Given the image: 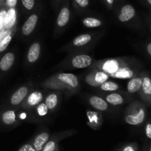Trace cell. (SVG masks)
Masks as SVG:
<instances>
[{
	"label": "cell",
	"mask_w": 151,
	"mask_h": 151,
	"mask_svg": "<svg viewBox=\"0 0 151 151\" xmlns=\"http://www.w3.org/2000/svg\"><path fill=\"white\" fill-rule=\"evenodd\" d=\"M1 120L5 124H11L16 121V113L13 110H7L2 114Z\"/></svg>",
	"instance_id": "14"
},
{
	"label": "cell",
	"mask_w": 151,
	"mask_h": 151,
	"mask_svg": "<svg viewBox=\"0 0 151 151\" xmlns=\"http://www.w3.org/2000/svg\"><path fill=\"white\" fill-rule=\"evenodd\" d=\"M15 60V56L13 53H7L0 60V69L2 71H7L13 65Z\"/></svg>",
	"instance_id": "6"
},
{
	"label": "cell",
	"mask_w": 151,
	"mask_h": 151,
	"mask_svg": "<svg viewBox=\"0 0 151 151\" xmlns=\"http://www.w3.org/2000/svg\"><path fill=\"white\" fill-rule=\"evenodd\" d=\"M21 1L24 7L28 10H31L35 7V0H21Z\"/></svg>",
	"instance_id": "27"
},
{
	"label": "cell",
	"mask_w": 151,
	"mask_h": 151,
	"mask_svg": "<svg viewBox=\"0 0 151 151\" xmlns=\"http://www.w3.org/2000/svg\"><path fill=\"white\" fill-rule=\"evenodd\" d=\"M108 78H109V76L106 73L103 72H98L94 76V80L98 84H103L105 81H106Z\"/></svg>",
	"instance_id": "25"
},
{
	"label": "cell",
	"mask_w": 151,
	"mask_h": 151,
	"mask_svg": "<svg viewBox=\"0 0 151 151\" xmlns=\"http://www.w3.org/2000/svg\"><path fill=\"white\" fill-rule=\"evenodd\" d=\"M135 14L136 10L134 7L131 4H125L121 8L120 13L119 15V19L122 22H128L133 19Z\"/></svg>",
	"instance_id": "2"
},
{
	"label": "cell",
	"mask_w": 151,
	"mask_h": 151,
	"mask_svg": "<svg viewBox=\"0 0 151 151\" xmlns=\"http://www.w3.org/2000/svg\"><path fill=\"white\" fill-rule=\"evenodd\" d=\"M58 78L61 81L69 84L72 87H76L78 84V80L76 76L72 73H60L58 76Z\"/></svg>",
	"instance_id": "8"
},
{
	"label": "cell",
	"mask_w": 151,
	"mask_h": 151,
	"mask_svg": "<svg viewBox=\"0 0 151 151\" xmlns=\"http://www.w3.org/2000/svg\"><path fill=\"white\" fill-rule=\"evenodd\" d=\"M57 1H60V0H57Z\"/></svg>",
	"instance_id": "40"
},
{
	"label": "cell",
	"mask_w": 151,
	"mask_h": 151,
	"mask_svg": "<svg viewBox=\"0 0 151 151\" xmlns=\"http://www.w3.org/2000/svg\"><path fill=\"white\" fill-rule=\"evenodd\" d=\"M58 104V96L55 93H52L46 99L45 105H47V108L50 110L54 109Z\"/></svg>",
	"instance_id": "21"
},
{
	"label": "cell",
	"mask_w": 151,
	"mask_h": 151,
	"mask_svg": "<svg viewBox=\"0 0 151 151\" xmlns=\"http://www.w3.org/2000/svg\"><path fill=\"white\" fill-rule=\"evenodd\" d=\"M91 58L87 55H79L73 58L72 61V65L77 68H84L89 66L91 64Z\"/></svg>",
	"instance_id": "3"
},
{
	"label": "cell",
	"mask_w": 151,
	"mask_h": 151,
	"mask_svg": "<svg viewBox=\"0 0 151 151\" xmlns=\"http://www.w3.org/2000/svg\"><path fill=\"white\" fill-rule=\"evenodd\" d=\"M91 39V36L88 34H83L75 38L73 41L74 45L75 46H82L89 42Z\"/></svg>",
	"instance_id": "18"
},
{
	"label": "cell",
	"mask_w": 151,
	"mask_h": 151,
	"mask_svg": "<svg viewBox=\"0 0 151 151\" xmlns=\"http://www.w3.org/2000/svg\"><path fill=\"white\" fill-rule=\"evenodd\" d=\"M122 151H137V146L133 144H128L122 148Z\"/></svg>",
	"instance_id": "32"
},
{
	"label": "cell",
	"mask_w": 151,
	"mask_h": 151,
	"mask_svg": "<svg viewBox=\"0 0 151 151\" xmlns=\"http://www.w3.org/2000/svg\"><path fill=\"white\" fill-rule=\"evenodd\" d=\"M147 53H148L151 56V42L149 43V44L147 45Z\"/></svg>",
	"instance_id": "35"
},
{
	"label": "cell",
	"mask_w": 151,
	"mask_h": 151,
	"mask_svg": "<svg viewBox=\"0 0 151 151\" xmlns=\"http://www.w3.org/2000/svg\"><path fill=\"white\" fill-rule=\"evenodd\" d=\"M37 112H38V115H41V116L47 115L48 113V108H47V105L45 104H41L38 105L37 107Z\"/></svg>",
	"instance_id": "28"
},
{
	"label": "cell",
	"mask_w": 151,
	"mask_h": 151,
	"mask_svg": "<svg viewBox=\"0 0 151 151\" xmlns=\"http://www.w3.org/2000/svg\"><path fill=\"white\" fill-rule=\"evenodd\" d=\"M42 100V94L40 92H33L29 96L27 102L31 106H34L39 103Z\"/></svg>",
	"instance_id": "17"
},
{
	"label": "cell",
	"mask_w": 151,
	"mask_h": 151,
	"mask_svg": "<svg viewBox=\"0 0 151 151\" xmlns=\"http://www.w3.org/2000/svg\"><path fill=\"white\" fill-rule=\"evenodd\" d=\"M145 118V110L141 108L136 114L128 115L125 117V121L131 125H138L142 124Z\"/></svg>",
	"instance_id": "1"
},
{
	"label": "cell",
	"mask_w": 151,
	"mask_h": 151,
	"mask_svg": "<svg viewBox=\"0 0 151 151\" xmlns=\"http://www.w3.org/2000/svg\"><path fill=\"white\" fill-rule=\"evenodd\" d=\"M15 22H16V12L14 9L11 8L6 14L4 21V28L6 29H10L15 25Z\"/></svg>",
	"instance_id": "13"
},
{
	"label": "cell",
	"mask_w": 151,
	"mask_h": 151,
	"mask_svg": "<svg viewBox=\"0 0 151 151\" xmlns=\"http://www.w3.org/2000/svg\"><path fill=\"white\" fill-rule=\"evenodd\" d=\"M119 87L116 83L113 82V81H105L101 85V89L106 91H114L116 90Z\"/></svg>",
	"instance_id": "23"
},
{
	"label": "cell",
	"mask_w": 151,
	"mask_h": 151,
	"mask_svg": "<svg viewBox=\"0 0 151 151\" xmlns=\"http://www.w3.org/2000/svg\"><path fill=\"white\" fill-rule=\"evenodd\" d=\"M147 2L149 3V4L151 5V0H147Z\"/></svg>",
	"instance_id": "37"
},
{
	"label": "cell",
	"mask_w": 151,
	"mask_h": 151,
	"mask_svg": "<svg viewBox=\"0 0 151 151\" xmlns=\"http://www.w3.org/2000/svg\"><path fill=\"white\" fill-rule=\"evenodd\" d=\"M113 75L114 76L117 77V78H131L134 75V73L130 69H122L116 71L115 73H114Z\"/></svg>",
	"instance_id": "20"
},
{
	"label": "cell",
	"mask_w": 151,
	"mask_h": 151,
	"mask_svg": "<svg viewBox=\"0 0 151 151\" xmlns=\"http://www.w3.org/2000/svg\"><path fill=\"white\" fill-rule=\"evenodd\" d=\"M75 1L81 7H86L89 2L88 0H75Z\"/></svg>",
	"instance_id": "30"
},
{
	"label": "cell",
	"mask_w": 151,
	"mask_h": 151,
	"mask_svg": "<svg viewBox=\"0 0 151 151\" xmlns=\"http://www.w3.org/2000/svg\"><path fill=\"white\" fill-rule=\"evenodd\" d=\"M37 22H38V16L36 14L31 15L27 19V21L22 27V33L26 36L29 35L35 29Z\"/></svg>",
	"instance_id": "4"
},
{
	"label": "cell",
	"mask_w": 151,
	"mask_h": 151,
	"mask_svg": "<svg viewBox=\"0 0 151 151\" xmlns=\"http://www.w3.org/2000/svg\"><path fill=\"white\" fill-rule=\"evenodd\" d=\"M145 135L149 139H151V123H147L145 126Z\"/></svg>",
	"instance_id": "31"
},
{
	"label": "cell",
	"mask_w": 151,
	"mask_h": 151,
	"mask_svg": "<svg viewBox=\"0 0 151 151\" xmlns=\"http://www.w3.org/2000/svg\"><path fill=\"white\" fill-rule=\"evenodd\" d=\"M89 103L93 107L100 111H104L108 108L107 102L98 96H92L90 98Z\"/></svg>",
	"instance_id": "9"
},
{
	"label": "cell",
	"mask_w": 151,
	"mask_h": 151,
	"mask_svg": "<svg viewBox=\"0 0 151 151\" xmlns=\"http://www.w3.org/2000/svg\"><path fill=\"white\" fill-rule=\"evenodd\" d=\"M105 1L109 4H113L114 2V0H105Z\"/></svg>",
	"instance_id": "36"
},
{
	"label": "cell",
	"mask_w": 151,
	"mask_h": 151,
	"mask_svg": "<svg viewBox=\"0 0 151 151\" xmlns=\"http://www.w3.org/2000/svg\"><path fill=\"white\" fill-rule=\"evenodd\" d=\"M49 139V134L47 133H40L35 138L33 142V147L36 151H41L44 145L46 144Z\"/></svg>",
	"instance_id": "7"
},
{
	"label": "cell",
	"mask_w": 151,
	"mask_h": 151,
	"mask_svg": "<svg viewBox=\"0 0 151 151\" xmlns=\"http://www.w3.org/2000/svg\"><path fill=\"white\" fill-rule=\"evenodd\" d=\"M103 70L106 72L110 73H114L118 70L117 62L114 60L108 61L103 65Z\"/></svg>",
	"instance_id": "19"
},
{
	"label": "cell",
	"mask_w": 151,
	"mask_h": 151,
	"mask_svg": "<svg viewBox=\"0 0 151 151\" xmlns=\"http://www.w3.org/2000/svg\"><path fill=\"white\" fill-rule=\"evenodd\" d=\"M28 89L26 87H22L18 89L10 98V103L13 105H17L24 100L27 95Z\"/></svg>",
	"instance_id": "5"
},
{
	"label": "cell",
	"mask_w": 151,
	"mask_h": 151,
	"mask_svg": "<svg viewBox=\"0 0 151 151\" xmlns=\"http://www.w3.org/2000/svg\"><path fill=\"white\" fill-rule=\"evenodd\" d=\"M12 39L11 35H7L3 38L2 40L0 41V53L1 52H3L8 46L9 43L10 42Z\"/></svg>",
	"instance_id": "24"
},
{
	"label": "cell",
	"mask_w": 151,
	"mask_h": 151,
	"mask_svg": "<svg viewBox=\"0 0 151 151\" xmlns=\"http://www.w3.org/2000/svg\"><path fill=\"white\" fill-rule=\"evenodd\" d=\"M6 14H7V13H6V12L4 11V10H2V11L0 12V26L4 23Z\"/></svg>",
	"instance_id": "33"
},
{
	"label": "cell",
	"mask_w": 151,
	"mask_h": 151,
	"mask_svg": "<svg viewBox=\"0 0 151 151\" xmlns=\"http://www.w3.org/2000/svg\"><path fill=\"white\" fill-rule=\"evenodd\" d=\"M18 151H36L35 150V148L33 147L32 144H24L19 149Z\"/></svg>",
	"instance_id": "29"
},
{
	"label": "cell",
	"mask_w": 151,
	"mask_h": 151,
	"mask_svg": "<svg viewBox=\"0 0 151 151\" xmlns=\"http://www.w3.org/2000/svg\"><path fill=\"white\" fill-rule=\"evenodd\" d=\"M148 151H151V144H150V147H149V150Z\"/></svg>",
	"instance_id": "38"
},
{
	"label": "cell",
	"mask_w": 151,
	"mask_h": 151,
	"mask_svg": "<svg viewBox=\"0 0 151 151\" xmlns=\"http://www.w3.org/2000/svg\"><path fill=\"white\" fill-rule=\"evenodd\" d=\"M7 4H8L9 6H10V7H13V6H14L15 4H16L17 0H7Z\"/></svg>",
	"instance_id": "34"
},
{
	"label": "cell",
	"mask_w": 151,
	"mask_h": 151,
	"mask_svg": "<svg viewBox=\"0 0 151 151\" xmlns=\"http://www.w3.org/2000/svg\"><path fill=\"white\" fill-rule=\"evenodd\" d=\"M41 151H58L56 142L55 141H49L46 143Z\"/></svg>",
	"instance_id": "26"
},
{
	"label": "cell",
	"mask_w": 151,
	"mask_h": 151,
	"mask_svg": "<svg viewBox=\"0 0 151 151\" xmlns=\"http://www.w3.org/2000/svg\"><path fill=\"white\" fill-rule=\"evenodd\" d=\"M83 24L87 28H95L101 25V21L94 18H86L83 20Z\"/></svg>",
	"instance_id": "22"
},
{
	"label": "cell",
	"mask_w": 151,
	"mask_h": 151,
	"mask_svg": "<svg viewBox=\"0 0 151 151\" xmlns=\"http://www.w3.org/2000/svg\"><path fill=\"white\" fill-rule=\"evenodd\" d=\"M69 16H70V11L67 7H63L60 10V13L58 16L57 23L58 25L60 27H63L68 23L69 20Z\"/></svg>",
	"instance_id": "12"
},
{
	"label": "cell",
	"mask_w": 151,
	"mask_h": 151,
	"mask_svg": "<svg viewBox=\"0 0 151 151\" xmlns=\"http://www.w3.org/2000/svg\"><path fill=\"white\" fill-rule=\"evenodd\" d=\"M141 88L145 95L151 96V78L150 76H145L142 78Z\"/></svg>",
	"instance_id": "15"
},
{
	"label": "cell",
	"mask_w": 151,
	"mask_h": 151,
	"mask_svg": "<svg viewBox=\"0 0 151 151\" xmlns=\"http://www.w3.org/2000/svg\"><path fill=\"white\" fill-rule=\"evenodd\" d=\"M148 150H149V149H145L144 151H148Z\"/></svg>",
	"instance_id": "39"
},
{
	"label": "cell",
	"mask_w": 151,
	"mask_h": 151,
	"mask_svg": "<svg viewBox=\"0 0 151 151\" xmlns=\"http://www.w3.org/2000/svg\"><path fill=\"white\" fill-rule=\"evenodd\" d=\"M40 49L41 46L39 43H34L31 45L27 54V59L29 62L33 63L38 59L40 55Z\"/></svg>",
	"instance_id": "11"
},
{
	"label": "cell",
	"mask_w": 151,
	"mask_h": 151,
	"mask_svg": "<svg viewBox=\"0 0 151 151\" xmlns=\"http://www.w3.org/2000/svg\"><path fill=\"white\" fill-rule=\"evenodd\" d=\"M142 83V78L141 77H135L131 78L127 84V90L131 93H136L140 90Z\"/></svg>",
	"instance_id": "10"
},
{
	"label": "cell",
	"mask_w": 151,
	"mask_h": 151,
	"mask_svg": "<svg viewBox=\"0 0 151 151\" xmlns=\"http://www.w3.org/2000/svg\"><path fill=\"white\" fill-rule=\"evenodd\" d=\"M106 101L113 105H119L123 102V98L118 93H112L106 97Z\"/></svg>",
	"instance_id": "16"
}]
</instances>
